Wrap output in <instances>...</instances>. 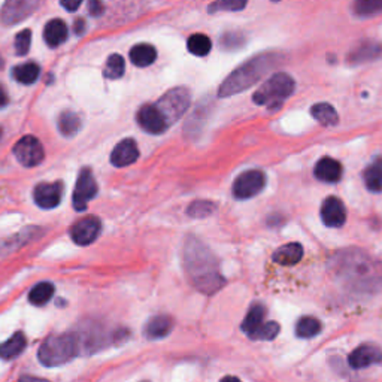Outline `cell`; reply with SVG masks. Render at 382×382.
<instances>
[{
  "label": "cell",
  "mask_w": 382,
  "mask_h": 382,
  "mask_svg": "<svg viewBox=\"0 0 382 382\" xmlns=\"http://www.w3.org/2000/svg\"><path fill=\"white\" fill-rule=\"evenodd\" d=\"M100 228H102V224L98 217L94 215L85 217L72 226L71 237L76 245H81V246L90 245L96 241V239H98Z\"/></svg>",
  "instance_id": "obj_10"
},
{
  "label": "cell",
  "mask_w": 382,
  "mask_h": 382,
  "mask_svg": "<svg viewBox=\"0 0 382 382\" xmlns=\"http://www.w3.org/2000/svg\"><path fill=\"white\" fill-rule=\"evenodd\" d=\"M321 219L327 227L339 228L347 221V209L343 206L342 200L330 196L324 200L321 205Z\"/></svg>",
  "instance_id": "obj_13"
},
{
  "label": "cell",
  "mask_w": 382,
  "mask_h": 382,
  "mask_svg": "<svg viewBox=\"0 0 382 382\" xmlns=\"http://www.w3.org/2000/svg\"><path fill=\"white\" fill-rule=\"evenodd\" d=\"M354 15L358 18H369L382 14V0H360L352 6Z\"/></svg>",
  "instance_id": "obj_31"
},
{
  "label": "cell",
  "mask_w": 382,
  "mask_h": 382,
  "mask_svg": "<svg viewBox=\"0 0 382 382\" xmlns=\"http://www.w3.org/2000/svg\"><path fill=\"white\" fill-rule=\"evenodd\" d=\"M8 102H9L8 94H6L5 89H3V85L0 84V108H5L6 104H8Z\"/></svg>",
  "instance_id": "obj_41"
},
{
  "label": "cell",
  "mask_w": 382,
  "mask_h": 382,
  "mask_svg": "<svg viewBox=\"0 0 382 382\" xmlns=\"http://www.w3.org/2000/svg\"><path fill=\"white\" fill-rule=\"evenodd\" d=\"M281 62L282 55L278 53H264L253 57L227 76L218 90V96L219 98H230V96L248 90Z\"/></svg>",
  "instance_id": "obj_2"
},
{
  "label": "cell",
  "mask_w": 382,
  "mask_h": 382,
  "mask_svg": "<svg viewBox=\"0 0 382 382\" xmlns=\"http://www.w3.org/2000/svg\"><path fill=\"white\" fill-rule=\"evenodd\" d=\"M80 345L78 334H54L45 339L37 352V358L46 367L62 366L80 354Z\"/></svg>",
  "instance_id": "obj_3"
},
{
  "label": "cell",
  "mask_w": 382,
  "mask_h": 382,
  "mask_svg": "<svg viewBox=\"0 0 382 382\" xmlns=\"http://www.w3.org/2000/svg\"><path fill=\"white\" fill-rule=\"evenodd\" d=\"M187 46L188 51L191 54H194L197 57H205L212 50V42L209 37L203 33H196L191 35L187 41Z\"/></svg>",
  "instance_id": "obj_30"
},
{
  "label": "cell",
  "mask_w": 382,
  "mask_h": 382,
  "mask_svg": "<svg viewBox=\"0 0 382 382\" xmlns=\"http://www.w3.org/2000/svg\"><path fill=\"white\" fill-rule=\"evenodd\" d=\"M266 185V175L262 170H246L233 183V196L239 200H246L257 196Z\"/></svg>",
  "instance_id": "obj_8"
},
{
  "label": "cell",
  "mask_w": 382,
  "mask_h": 382,
  "mask_svg": "<svg viewBox=\"0 0 382 382\" xmlns=\"http://www.w3.org/2000/svg\"><path fill=\"white\" fill-rule=\"evenodd\" d=\"M54 291L55 289L51 282L36 284L28 293V302L35 304V307H42V304H46L53 299Z\"/></svg>",
  "instance_id": "obj_29"
},
{
  "label": "cell",
  "mask_w": 382,
  "mask_h": 382,
  "mask_svg": "<svg viewBox=\"0 0 382 382\" xmlns=\"http://www.w3.org/2000/svg\"><path fill=\"white\" fill-rule=\"evenodd\" d=\"M322 330V324L315 317H302L295 324V336L300 339H311L318 336Z\"/></svg>",
  "instance_id": "obj_27"
},
{
  "label": "cell",
  "mask_w": 382,
  "mask_h": 382,
  "mask_svg": "<svg viewBox=\"0 0 382 382\" xmlns=\"http://www.w3.org/2000/svg\"><path fill=\"white\" fill-rule=\"evenodd\" d=\"M219 382H242V381L239 379V378H236V376H233V375H227V376H224Z\"/></svg>",
  "instance_id": "obj_43"
},
{
  "label": "cell",
  "mask_w": 382,
  "mask_h": 382,
  "mask_svg": "<svg viewBox=\"0 0 382 382\" xmlns=\"http://www.w3.org/2000/svg\"><path fill=\"white\" fill-rule=\"evenodd\" d=\"M37 6L39 2H33V0H11L0 11V20L5 26H14L30 17Z\"/></svg>",
  "instance_id": "obj_9"
},
{
  "label": "cell",
  "mask_w": 382,
  "mask_h": 382,
  "mask_svg": "<svg viewBox=\"0 0 382 382\" xmlns=\"http://www.w3.org/2000/svg\"><path fill=\"white\" fill-rule=\"evenodd\" d=\"M174 329V320L169 315H156L148 320L143 327V334L149 340H157L169 336V333Z\"/></svg>",
  "instance_id": "obj_18"
},
{
  "label": "cell",
  "mask_w": 382,
  "mask_h": 382,
  "mask_svg": "<svg viewBox=\"0 0 382 382\" xmlns=\"http://www.w3.org/2000/svg\"><path fill=\"white\" fill-rule=\"evenodd\" d=\"M18 382H50V381H46V379H42V378H36V376H21L20 381Z\"/></svg>",
  "instance_id": "obj_42"
},
{
  "label": "cell",
  "mask_w": 382,
  "mask_h": 382,
  "mask_svg": "<svg viewBox=\"0 0 382 382\" xmlns=\"http://www.w3.org/2000/svg\"><path fill=\"white\" fill-rule=\"evenodd\" d=\"M246 6V2L242 0H221V2H215L208 8V11L214 14L218 11H241Z\"/></svg>",
  "instance_id": "obj_35"
},
{
  "label": "cell",
  "mask_w": 382,
  "mask_h": 382,
  "mask_svg": "<svg viewBox=\"0 0 382 382\" xmlns=\"http://www.w3.org/2000/svg\"><path fill=\"white\" fill-rule=\"evenodd\" d=\"M184 266L190 281L199 291L214 294L224 285L215 255L194 236H188L184 244Z\"/></svg>",
  "instance_id": "obj_1"
},
{
  "label": "cell",
  "mask_w": 382,
  "mask_h": 382,
  "mask_svg": "<svg viewBox=\"0 0 382 382\" xmlns=\"http://www.w3.org/2000/svg\"><path fill=\"white\" fill-rule=\"evenodd\" d=\"M280 324L276 321H267L263 322V326H260L254 333H251L250 339L253 340H273L276 336L280 334Z\"/></svg>",
  "instance_id": "obj_34"
},
{
  "label": "cell",
  "mask_w": 382,
  "mask_h": 382,
  "mask_svg": "<svg viewBox=\"0 0 382 382\" xmlns=\"http://www.w3.org/2000/svg\"><path fill=\"white\" fill-rule=\"evenodd\" d=\"M98 191H99V187H98V183H96L91 169L84 167L80 172L78 179H76L73 196H72L73 208L76 211L80 212L85 211L90 200L98 196Z\"/></svg>",
  "instance_id": "obj_6"
},
{
  "label": "cell",
  "mask_w": 382,
  "mask_h": 382,
  "mask_svg": "<svg viewBox=\"0 0 382 382\" xmlns=\"http://www.w3.org/2000/svg\"><path fill=\"white\" fill-rule=\"evenodd\" d=\"M138 124L149 135H161L169 126L156 104H143L136 116Z\"/></svg>",
  "instance_id": "obj_11"
},
{
  "label": "cell",
  "mask_w": 382,
  "mask_h": 382,
  "mask_svg": "<svg viewBox=\"0 0 382 382\" xmlns=\"http://www.w3.org/2000/svg\"><path fill=\"white\" fill-rule=\"evenodd\" d=\"M126 72V63L120 54H112L104 66V76L109 80H118Z\"/></svg>",
  "instance_id": "obj_33"
},
{
  "label": "cell",
  "mask_w": 382,
  "mask_h": 382,
  "mask_svg": "<svg viewBox=\"0 0 382 382\" xmlns=\"http://www.w3.org/2000/svg\"><path fill=\"white\" fill-rule=\"evenodd\" d=\"M303 257V246L298 242H291L280 246L272 255V260L281 266L298 264Z\"/></svg>",
  "instance_id": "obj_19"
},
{
  "label": "cell",
  "mask_w": 382,
  "mask_h": 382,
  "mask_svg": "<svg viewBox=\"0 0 382 382\" xmlns=\"http://www.w3.org/2000/svg\"><path fill=\"white\" fill-rule=\"evenodd\" d=\"M30 44H32V32L26 28V30H21L15 37V53L18 55H26L30 50Z\"/></svg>",
  "instance_id": "obj_36"
},
{
  "label": "cell",
  "mask_w": 382,
  "mask_h": 382,
  "mask_svg": "<svg viewBox=\"0 0 382 382\" xmlns=\"http://www.w3.org/2000/svg\"><path fill=\"white\" fill-rule=\"evenodd\" d=\"M63 196L62 183L37 184L33 191L35 203L42 209H54L60 205Z\"/></svg>",
  "instance_id": "obj_12"
},
{
  "label": "cell",
  "mask_w": 382,
  "mask_h": 382,
  "mask_svg": "<svg viewBox=\"0 0 382 382\" xmlns=\"http://www.w3.org/2000/svg\"><path fill=\"white\" fill-rule=\"evenodd\" d=\"M0 136H2V129H0Z\"/></svg>",
  "instance_id": "obj_44"
},
{
  "label": "cell",
  "mask_w": 382,
  "mask_h": 382,
  "mask_svg": "<svg viewBox=\"0 0 382 382\" xmlns=\"http://www.w3.org/2000/svg\"><path fill=\"white\" fill-rule=\"evenodd\" d=\"M295 90V81L293 76L278 72L273 73L269 80L264 81L253 96L255 104L266 107L271 111H278L282 108V104L286 99L291 98V94Z\"/></svg>",
  "instance_id": "obj_4"
},
{
  "label": "cell",
  "mask_w": 382,
  "mask_h": 382,
  "mask_svg": "<svg viewBox=\"0 0 382 382\" xmlns=\"http://www.w3.org/2000/svg\"><path fill=\"white\" fill-rule=\"evenodd\" d=\"M44 39L48 46H60L68 39V26H66L63 20H59V18L48 21L44 28Z\"/></svg>",
  "instance_id": "obj_20"
},
{
  "label": "cell",
  "mask_w": 382,
  "mask_h": 382,
  "mask_svg": "<svg viewBox=\"0 0 382 382\" xmlns=\"http://www.w3.org/2000/svg\"><path fill=\"white\" fill-rule=\"evenodd\" d=\"M39 73H41V68L33 62L23 63L20 66H17V68H14L12 71L14 80L23 85L33 84L37 78H39Z\"/></svg>",
  "instance_id": "obj_28"
},
{
  "label": "cell",
  "mask_w": 382,
  "mask_h": 382,
  "mask_svg": "<svg viewBox=\"0 0 382 382\" xmlns=\"http://www.w3.org/2000/svg\"><path fill=\"white\" fill-rule=\"evenodd\" d=\"M26 347H27V339L24 336V333L17 331L8 340L0 343V358L14 360L21 354V352L26 349Z\"/></svg>",
  "instance_id": "obj_21"
},
{
  "label": "cell",
  "mask_w": 382,
  "mask_h": 382,
  "mask_svg": "<svg viewBox=\"0 0 382 382\" xmlns=\"http://www.w3.org/2000/svg\"><path fill=\"white\" fill-rule=\"evenodd\" d=\"M89 11H90V14H91L93 17H98V15H100L102 11H103V5L99 3V2H90V3H89Z\"/></svg>",
  "instance_id": "obj_39"
},
{
  "label": "cell",
  "mask_w": 382,
  "mask_h": 382,
  "mask_svg": "<svg viewBox=\"0 0 382 382\" xmlns=\"http://www.w3.org/2000/svg\"><path fill=\"white\" fill-rule=\"evenodd\" d=\"M14 156L18 163L24 167H35L41 165L45 157V151L39 139L35 136H24L14 145Z\"/></svg>",
  "instance_id": "obj_7"
},
{
  "label": "cell",
  "mask_w": 382,
  "mask_h": 382,
  "mask_svg": "<svg viewBox=\"0 0 382 382\" xmlns=\"http://www.w3.org/2000/svg\"><path fill=\"white\" fill-rule=\"evenodd\" d=\"M264 317H266V308L262 303H254L250 308V311H248L246 317L242 322V326H241L242 331L250 336L251 333H254L260 326H263Z\"/></svg>",
  "instance_id": "obj_25"
},
{
  "label": "cell",
  "mask_w": 382,
  "mask_h": 382,
  "mask_svg": "<svg viewBox=\"0 0 382 382\" xmlns=\"http://www.w3.org/2000/svg\"><path fill=\"white\" fill-rule=\"evenodd\" d=\"M139 158L138 143L133 139H122L111 152V163L116 167H126Z\"/></svg>",
  "instance_id": "obj_15"
},
{
  "label": "cell",
  "mask_w": 382,
  "mask_h": 382,
  "mask_svg": "<svg viewBox=\"0 0 382 382\" xmlns=\"http://www.w3.org/2000/svg\"><path fill=\"white\" fill-rule=\"evenodd\" d=\"M311 116L322 126H336L339 122V116L330 103H317L311 108Z\"/></svg>",
  "instance_id": "obj_26"
},
{
  "label": "cell",
  "mask_w": 382,
  "mask_h": 382,
  "mask_svg": "<svg viewBox=\"0 0 382 382\" xmlns=\"http://www.w3.org/2000/svg\"><path fill=\"white\" fill-rule=\"evenodd\" d=\"M84 30H85V23H84L82 18H80V20H76L75 24H73V32L80 36V35L84 33Z\"/></svg>",
  "instance_id": "obj_40"
},
{
  "label": "cell",
  "mask_w": 382,
  "mask_h": 382,
  "mask_svg": "<svg viewBox=\"0 0 382 382\" xmlns=\"http://www.w3.org/2000/svg\"><path fill=\"white\" fill-rule=\"evenodd\" d=\"M363 179L367 190L372 193H381L382 191V157L375 158L363 172Z\"/></svg>",
  "instance_id": "obj_23"
},
{
  "label": "cell",
  "mask_w": 382,
  "mask_h": 382,
  "mask_svg": "<svg viewBox=\"0 0 382 382\" xmlns=\"http://www.w3.org/2000/svg\"><path fill=\"white\" fill-rule=\"evenodd\" d=\"M382 55V44L375 41H361L348 54L347 60L349 64H363L374 62Z\"/></svg>",
  "instance_id": "obj_16"
},
{
  "label": "cell",
  "mask_w": 382,
  "mask_h": 382,
  "mask_svg": "<svg viewBox=\"0 0 382 382\" xmlns=\"http://www.w3.org/2000/svg\"><path fill=\"white\" fill-rule=\"evenodd\" d=\"M313 174L320 181H322V183L334 184L340 181L343 175V167L338 160H334L331 157H322L321 160H318V163L315 165Z\"/></svg>",
  "instance_id": "obj_17"
},
{
  "label": "cell",
  "mask_w": 382,
  "mask_h": 382,
  "mask_svg": "<svg viewBox=\"0 0 382 382\" xmlns=\"http://www.w3.org/2000/svg\"><path fill=\"white\" fill-rule=\"evenodd\" d=\"M60 5L68 9V11L73 12L81 6V0H66V2H60Z\"/></svg>",
  "instance_id": "obj_38"
},
{
  "label": "cell",
  "mask_w": 382,
  "mask_h": 382,
  "mask_svg": "<svg viewBox=\"0 0 382 382\" xmlns=\"http://www.w3.org/2000/svg\"><path fill=\"white\" fill-rule=\"evenodd\" d=\"M221 44L226 50H236L244 44V36L241 33H226Z\"/></svg>",
  "instance_id": "obj_37"
},
{
  "label": "cell",
  "mask_w": 382,
  "mask_h": 382,
  "mask_svg": "<svg viewBox=\"0 0 382 382\" xmlns=\"http://www.w3.org/2000/svg\"><path fill=\"white\" fill-rule=\"evenodd\" d=\"M157 59L156 48L149 44H138L130 50V60L138 68H147Z\"/></svg>",
  "instance_id": "obj_22"
},
{
  "label": "cell",
  "mask_w": 382,
  "mask_h": 382,
  "mask_svg": "<svg viewBox=\"0 0 382 382\" xmlns=\"http://www.w3.org/2000/svg\"><path fill=\"white\" fill-rule=\"evenodd\" d=\"M382 361V351L372 343H363L351 352L348 363L352 369H366Z\"/></svg>",
  "instance_id": "obj_14"
},
{
  "label": "cell",
  "mask_w": 382,
  "mask_h": 382,
  "mask_svg": "<svg viewBox=\"0 0 382 382\" xmlns=\"http://www.w3.org/2000/svg\"><path fill=\"white\" fill-rule=\"evenodd\" d=\"M190 91L184 87H176L169 90L165 96H161V99L156 103V107L163 113L167 126H172V124L176 122L184 116L190 107Z\"/></svg>",
  "instance_id": "obj_5"
},
{
  "label": "cell",
  "mask_w": 382,
  "mask_h": 382,
  "mask_svg": "<svg viewBox=\"0 0 382 382\" xmlns=\"http://www.w3.org/2000/svg\"><path fill=\"white\" fill-rule=\"evenodd\" d=\"M57 127L64 138H72L78 135V131L82 129V120L76 112L66 111L59 117Z\"/></svg>",
  "instance_id": "obj_24"
},
{
  "label": "cell",
  "mask_w": 382,
  "mask_h": 382,
  "mask_svg": "<svg viewBox=\"0 0 382 382\" xmlns=\"http://www.w3.org/2000/svg\"><path fill=\"white\" fill-rule=\"evenodd\" d=\"M217 211V205L209 200H196L187 208V214L191 218H208Z\"/></svg>",
  "instance_id": "obj_32"
}]
</instances>
